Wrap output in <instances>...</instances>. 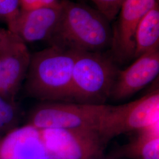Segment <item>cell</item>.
<instances>
[{
  "mask_svg": "<svg viewBox=\"0 0 159 159\" xmlns=\"http://www.w3.org/2000/svg\"><path fill=\"white\" fill-rule=\"evenodd\" d=\"M78 51L52 45L31 54L24 90L46 102H68Z\"/></svg>",
  "mask_w": 159,
  "mask_h": 159,
  "instance_id": "obj_1",
  "label": "cell"
},
{
  "mask_svg": "<svg viewBox=\"0 0 159 159\" xmlns=\"http://www.w3.org/2000/svg\"><path fill=\"white\" fill-rule=\"evenodd\" d=\"M109 23L97 10L63 0L61 20L49 43L75 51L100 52L111 44Z\"/></svg>",
  "mask_w": 159,
  "mask_h": 159,
  "instance_id": "obj_2",
  "label": "cell"
},
{
  "mask_svg": "<svg viewBox=\"0 0 159 159\" xmlns=\"http://www.w3.org/2000/svg\"><path fill=\"white\" fill-rule=\"evenodd\" d=\"M119 70L112 56L100 52L78 51L67 102L106 104Z\"/></svg>",
  "mask_w": 159,
  "mask_h": 159,
  "instance_id": "obj_3",
  "label": "cell"
},
{
  "mask_svg": "<svg viewBox=\"0 0 159 159\" xmlns=\"http://www.w3.org/2000/svg\"><path fill=\"white\" fill-rule=\"evenodd\" d=\"M159 121V87L144 96L119 106L107 105L98 131L108 144L114 137L142 130Z\"/></svg>",
  "mask_w": 159,
  "mask_h": 159,
  "instance_id": "obj_4",
  "label": "cell"
},
{
  "mask_svg": "<svg viewBox=\"0 0 159 159\" xmlns=\"http://www.w3.org/2000/svg\"><path fill=\"white\" fill-rule=\"evenodd\" d=\"M107 106L46 102L34 108L29 116L27 125L37 129H98Z\"/></svg>",
  "mask_w": 159,
  "mask_h": 159,
  "instance_id": "obj_5",
  "label": "cell"
},
{
  "mask_svg": "<svg viewBox=\"0 0 159 159\" xmlns=\"http://www.w3.org/2000/svg\"><path fill=\"white\" fill-rule=\"evenodd\" d=\"M46 151L60 159H105V142L97 128L38 129Z\"/></svg>",
  "mask_w": 159,
  "mask_h": 159,
  "instance_id": "obj_6",
  "label": "cell"
},
{
  "mask_svg": "<svg viewBox=\"0 0 159 159\" xmlns=\"http://www.w3.org/2000/svg\"><path fill=\"white\" fill-rule=\"evenodd\" d=\"M156 2V0L125 1L120 10L119 18L113 33L111 47L114 60L125 62L134 57L137 28L143 17Z\"/></svg>",
  "mask_w": 159,
  "mask_h": 159,
  "instance_id": "obj_7",
  "label": "cell"
},
{
  "mask_svg": "<svg viewBox=\"0 0 159 159\" xmlns=\"http://www.w3.org/2000/svg\"><path fill=\"white\" fill-rule=\"evenodd\" d=\"M159 48L148 51L129 67L119 70L110 99L121 101L134 95L159 75Z\"/></svg>",
  "mask_w": 159,
  "mask_h": 159,
  "instance_id": "obj_8",
  "label": "cell"
},
{
  "mask_svg": "<svg viewBox=\"0 0 159 159\" xmlns=\"http://www.w3.org/2000/svg\"><path fill=\"white\" fill-rule=\"evenodd\" d=\"M62 14L60 6L21 11L11 31L24 43L50 41L55 34Z\"/></svg>",
  "mask_w": 159,
  "mask_h": 159,
  "instance_id": "obj_9",
  "label": "cell"
},
{
  "mask_svg": "<svg viewBox=\"0 0 159 159\" xmlns=\"http://www.w3.org/2000/svg\"><path fill=\"white\" fill-rule=\"evenodd\" d=\"M31 54L20 41L0 54V97L15 102L28 71Z\"/></svg>",
  "mask_w": 159,
  "mask_h": 159,
  "instance_id": "obj_10",
  "label": "cell"
},
{
  "mask_svg": "<svg viewBox=\"0 0 159 159\" xmlns=\"http://www.w3.org/2000/svg\"><path fill=\"white\" fill-rule=\"evenodd\" d=\"M47 152L39 130L27 124L0 136V159H39Z\"/></svg>",
  "mask_w": 159,
  "mask_h": 159,
  "instance_id": "obj_11",
  "label": "cell"
},
{
  "mask_svg": "<svg viewBox=\"0 0 159 159\" xmlns=\"http://www.w3.org/2000/svg\"><path fill=\"white\" fill-rule=\"evenodd\" d=\"M135 132L128 142L106 154L105 159H159V121Z\"/></svg>",
  "mask_w": 159,
  "mask_h": 159,
  "instance_id": "obj_12",
  "label": "cell"
},
{
  "mask_svg": "<svg viewBox=\"0 0 159 159\" xmlns=\"http://www.w3.org/2000/svg\"><path fill=\"white\" fill-rule=\"evenodd\" d=\"M134 57L159 48V8L156 2L143 17L136 31Z\"/></svg>",
  "mask_w": 159,
  "mask_h": 159,
  "instance_id": "obj_13",
  "label": "cell"
},
{
  "mask_svg": "<svg viewBox=\"0 0 159 159\" xmlns=\"http://www.w3.org/2000/svg\"><path fill=\"white\" fill-rule=\"evenodd\" d=\"M19 111L16 102L0 97V136L18 127Z\"/></svg>",
  "mask_w": 159,
  "mask_h": 159,
  "instance_id": "obj_14",
  "label": "cell"
},
{
  "mask_svg": "<svg viewBox=\"0 0 159 159\" xmlns=\"http://www.w3.org/2000/svg\"><path fill=\"white\" fill-rule=\"evenodd\" d=\"M21 11L19 0H0V21H4L11 31Z\"/></svg>",
  "mask_w": 159,
  "mask_h": 159,
  "instance_id": "obj_15",
  "label": "cell"
},
{
  "mask_svg": "<svg viewBox=\"0 0 159 159\" xmlns=\"http://www.w3.org/2000/svg\"><path fill=\"white\" fill-rule=\"evenodd\" d=\"M100 12L109 21L116 17L125 0H91Z\"/></svg>",
  "mask_w": 159,
  "mask_h": 159,
  "instance_id": "obj_16",
  "label": "cell"
},
{
  "mask_svg": "<svg viewBox=\"0 0 159 159\" xmlns=\"http://www.w3.org/2000/svg\"><path fill=\"white\" fill-rule=\"evenodd\" d=\"M21 11H30L44 7L60 6L63 0H19Z\"/></svg>",
  "mask_w": 159,
  "mask_h": 159,
  "instance_id": "obj_17",
  "label": "cell"
},
{
  "mask_svg": "<svg viewBox=\"0 0 159 159\" xmlns=\"http://www.w3.org/2000/svg\"><path fill=\"white\" fill-rule=\"evenodd\" d=\"M20 41H22L10 30L0 27V54L8 51Z\"/></svg>",
  "mask_w": 159,
  "mask_h": 159,
  "instance_id": "obj_18",
  "label": "cell"
}]
</instances>
